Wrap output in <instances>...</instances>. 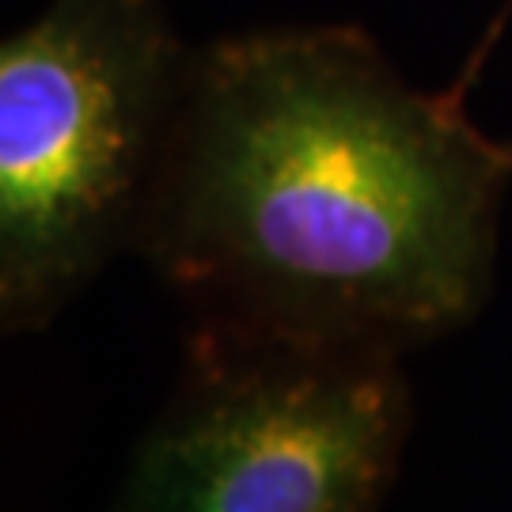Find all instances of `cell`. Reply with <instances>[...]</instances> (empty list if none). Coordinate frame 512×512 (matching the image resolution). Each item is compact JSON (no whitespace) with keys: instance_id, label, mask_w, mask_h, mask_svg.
Wrapping results in <instances>:
<instances>
[{"instance_id":"6da1fadb","label":"cell","mask_w":512,"mask_h":512,"mask_svg":"<svg viewBox=\"0 0 512 512\" xmlns=\"http://www.w3.org/2000/svg\"><path fill=\"white\" fill-rule=\"evenodd\" d=\"M512 145L357 27L190 57L133 247L202 327L399 353L490 296Z\"/></svg>"},{"instance_id":"7a4b0ae2","label":"cell","mask_w":512,"mask_h":512,"mask_svg":"<svg viewBox=\"0 0 512 512\" xmlns=\"http://www.w3.org/2000/svg\"><path fill=\"white\" fill-rule=\"evenodd\" d=\"M190 57L160 0H50L0 46V323H54L133 243Z\"/></svg>"},{"instance_id":"3957f363","label":"cell","mask_w":512,"mask_h":512,"mask_svg":"<svg viewBox=\"0 0 512 512\" xmlns=\"http://www.w3.org/2000/svg\"><path fill=\"white\" fill-rule=\"evenodd\" d=\"M406 433L399 353L198 323L110 512H380Z\"/></svg>"},{"instance_id":"277c9868","label":"cell","mask_w":512,"mask_h":512,"mask_svg":"<svg viewBox=\"0 0 512 512\" xmlns=\"http://www.w3.org/2000/svg\"><path fill=\"white\" fill-rule=\"evenodd\" d=\"M509 19H512V0H505V8L497 12V19H494V23H490V31H486V38L478 42V50H475V54H471V57H467V65H463V73H459V80H456V84H452L456 92L467 95V84H471V80H475V76H478V69H482V61L490 57V50H494V46H497V38H501V31H505V23H509Z\"/></svg>"}]
</instances>
